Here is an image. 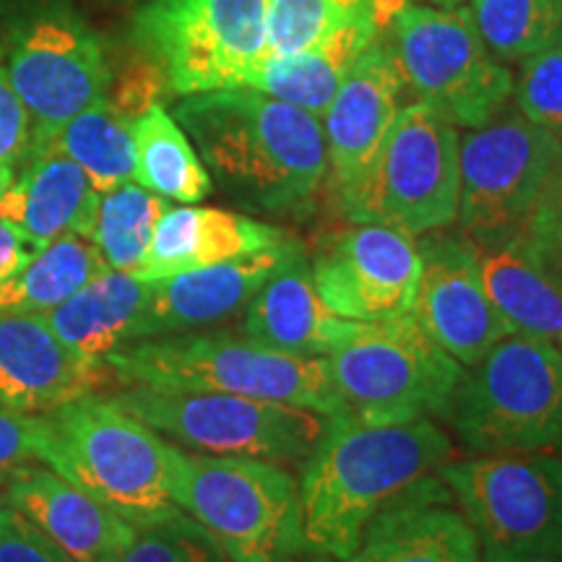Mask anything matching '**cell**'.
<instances>
[{"label": "cell", "instance_id": "obj_15", "mask_svg": "<svg viewBox=\"0 0 562 562\" xmlns=\"http://www.w3.org/2000/svg\"><path fill=\"white\" fill-rule=\"evenodd\" d=\"M422 256L417 237L389 224L360 222L311 263L323 305L344 321L375 323L412 313Z\"/></svg>", "mask_w": 562, "mask_h": 562}, {"label": "cell", "instance_id": "obj_18", "mask_svg": "<svg viewBox=\"0 0 562 562\" xmlns=\"http://www.w3.org/2000/svg\"><path fill=\"white\" fill-rule=\"evenodd\" d=\"M110 368L66 347L42 315L0 313V404L50 414L97 393Z\"/></svg>", "mask_w": 562, "mask_h": 562}, {"label": "cell", "instance_id": "obj_17", "mask_svg": "<svg viewBox=\"0 0 562 562\" xmlns=\"http://www.w3.org/2000/svg\"><path fill=\"white\" fill-rule=\"evenodd\" d=\"M422 273L412 315L456 362L472 368L513 334L484 290L474 245L461 232L419 235Z\"/></svg>", "mask_w": 562, "mask_h": 562}, {"label": "cell", "instance_id": "obj_26", "mask_svg": "<svg viewBox=\"0 0 562 562\" xmlns=\"http://www.w3.org/2000/svg\"><path fill=\"white\" fill-rule=\"evenodd\" d=\"M490 302L513 334L562 344V281L539 263L524 235L472 243Z\"/></svg>", "mask_w": 562, "mask_h": 562}, {"label": "cell", "instance_id": "obj_6", "mask_svg": "<svg viewBox=\"0 0 562 562\" xmlns=\"http://www.w3.org/2000/svg\"><path fill=\"white\" fill-rule=\"evenodd\" d=\"M175 503L229 562H281L311 550L300 480L281 463L182 451Z\"/></svg>", "mask_w": 562, "mask_h": 562}, {"label": "cell", "instance_id": "obj_47", "mask_svg": "<svg viewBox=\"0 0 562 562\" xmlns=\"http://www.w3.org/2000/svg\"><path fill=\"white\" fill-rule=\"evenodd\" d=\"M560 351H562V344H560Z\"/></svg>", "mask_w": 562, "mask_h": 562}, {"label": "cell", "instance_id": "obj_31", "mask_svg": "<svg viewBox=\"0 0 562 562\" xmlns=\"http://www.w3.org/2000/svg\"><path fill=\"white\" fill-rule=\"evenodd\" d=\"M167 209H170L167 199L146 191L133 180L123 182L108 193H100L89 240L97 245L112 271L136 273Z\"/></svg>", "mask_w": 562, "mask_h": 562}, {"label": "cell", "instance_id": "obj_2", "mask_svg": "<svg viewBox=\"0 0 562 562\" xmlns=\"http://www.w3.org/2000/svg\"><path fill=\"white\" fill-rule=\"evenodd\" d=\"M172 115L237 206L311 216L328 178L321 117L248 87L188 94Z\"/></svg>", "mask_w": 562, "mask_h": 562}, {"label": "cell", "instance_id": "obj_27", "mask_svg": "<svg viewBox=\"0 0 562 562\" xmlns=\"http://www.w3.org/2000/svg\"><path fill=\"white\" fill-rule=\"evenodd\" d=\"M341 562H480V542L446 497H419L378 516Z\"/></svg>", "mask_w": 562, "mask_h": 562}, {"label": "cell", "instance_id": "obj_46", "mask_svg": "<svg viewBox=\"0 0 562 562\" xmlns=\"http://www.w3.org/2000/svg\"><path fill=\"white\" fill-rule=\"evenodd\" d=\"M560 451H562V440H560Z\"/></svg>", "mask_w": 562, "mask_h": 562}, {"label": "cell", "instance_id": "obj_8", "mask_svg": "<svg viewBox=\"0 0 562 562\" xmlns=\"http://www.w3.org/2000/svg\"><path fill=\"white\" fill-rule=\"evenodd\" d=\"M440 482L472 524L480 562H562V453L451 459Z\"/></svg>", "mask_w": 562, "mask_h": 562}, {"label": "cell", "instance_id": "obj_35", "mask_svg": "<svg viewBox=\"0 0 562 562\" xmlns=\"http://www.w3.org/2000/svg\"><path fill=\"white\" fill-rule=\"evenodd\" d=\"M516 110L562 140V34L544 50L521 60L513 76Z\"/></svg>", "mask_w": 562, "mask_h": 562}, {"label": "cell", "instance_id": "obj_43", "mask_svg": "<svg viewBox=\"0 0 562 562\" xmlns=\"http://www.w3.org/2000/svg\"><path fill=\"white\" fill-rule=\"evenodd\" d=\"M13 175H16V167L0 165V199H3V193L9 191V186L13 182Z\"/></svg>", "mask_w": 562, "mask_h": 562}, {"label": "cell", "instance_id": "obj_23", "mask_svg": "<svg viewBox=\"0 0 562 562\" xmlns=\"http://www.w3.org/2000/svg\"><path fill=\"white\" fill-rule=\"evenodd\" d=\"M351 323L323 305L302 252L273 273L243 311V336L258 347L300 357H328Z\"/></svg>", "mask_w": 562, "mask_h": 562}, {"label": "cell", "instance_id": "obj_30", "mask_svg": "<svg viewBox=\"0 0 562 562\" xmlns=\"http://www.w3.org/2000/svg\"><path fill=\"white\" fill-rule=\"evenodd\" d=\"M45 146L74 159L87 172L97 193H108L136 178L133 123L112 108L108 94L63 125Z\"/></svg>", "mask_w": 562, "mask_h": 562}, {"label": "cell", "instance_id": "obj_16", "mask_svg": "<svg viewBox=\"0 0 562 562\" xmlns=\"http://www.w3.org/2000/svg\"><path fill=\"white\" fill-rule=\"evenodd\" d=\"M404 76L389 40H378L336 91L323 112L328 188L344 216L368 186L385 138L404 108Z\"/></svg>", "mask_w": 562, "mask_h": 562}, {"label": "cell", "instance_id": "obj_36", "mask_svg": "<svg viewBox=\"0 0 562 562\" xmlns=\"http://www.w3.org/2000/svg\"><path fill=\"white\" fill-rule=\"evenodd\" d=\"M167 91L172 89L170 81H167L165 68L151 55L144 53L138 60L128 63L117 79L110 81L108 100L123 117L136 123L146 110H151L154 104H161Z\"/></svg>", "mask_w": 562, "mask_h": 562}, {"label": "cell", "instance_id": "obj_9", "mask_svg": "<svg viewBox=\"0 0 562 562\" xmlns=\"http://www.w3.org/2000/svg\"><path fill=\"white\" fill-rule=\"evenodd\" d=\"M161 438L209 456L305 463L326 430L328 414L229 393L125 385L110 396Z\"/></svg>", "mask_w": 562, "mask_h": 562}, {"label": "cell", "instance_id": "obj_42", "mask_svg": "<svg viewBox=\"0 0 562 562\" xmlns=\"http://www.w3.org/2000/svg\"><path fill=\"white\" fill-rule=\"evenodd\" d=\"M281 562H336V560L328 558V554H323V552L307 550V552L292 554V558H286V560H281Z\"/></svg>", "mask_w": 562, "mask_h": 562}, {"label": "cell", "instance_id": "obj_34", "mask_svg": "<svg viewBox=\"0 0 562 562\" xmlns=\"http://www.w3.org/2000/svg\"><path fill=\"white\" fill-rule=\"evenodd\" d=\"M117 562H229L216 539L188 513L138 526Z\"/></svg>", "mask_w": 562, "mask_h": 562}, {"label": "cell", "instance_id": "obj_48", "mask_svg": "<svg viewBox=\"0 0 562 562\" xmlns=\"http://www.w3.org/2000/svg\"><path fill=\"white\" fill-rule=\"evenodd\" d=\"M0 480H3V476H0Z\"/></svg>", "mask_w": 562, "mask_h": 562}, {"label": "cell", "instance_id": "obj_22", "mask_svg": "<svg viewBox=\"0 0 562 562\" xmlns=\"http://www.w3.org/2000/svg\"><path fill=\"white\" fill-rule=\"evenodd\" d=\"M24 161L0 199V216L16 224L37 250L63 235L89 237L100 193L87 172L50 146L30 151Z\"/></svg>", "mask_w": 562, "mask_h": 562}, {"label": "cell", "instance_id": "obj_1", "mask_svg": "<svg viewBox=\"0 0 562 562\" xmlns=\"http://www.w3.org/2000/svg\"><path fill=\"white\" fill-rule=\"evenodd\" d=\"M451 459L453 442L430 417L378 422L347 406L328 414L300 476L311 550L341 562L385 510L446 497L435 474Z\"/></svg>", "mask_w": 562, "mask_h": 562}, {"label": "cell", "instance_id": "obj_14", "mask_svg": "<svg viewBox=\"0 0 562 562\" xmlns=\"http://www.w3.org/2000/svg\"><path fill=\"white\" fill-rule=\"evenodd\" d=\"M459 146L453 123L417 100L404 104L347 220L389 224L414 237L451 229L459 214Z\"/></svg>", "mask_w": 562, "mask_h": 562}, {"label": "cell", "instance_id": "obj_39", "mask_svg": "<svg viewBox=\"0 0 562 562\" xmlns=\"http://www.w3.org/2000/svg\"><path fill=\"white\" fill-rule=\"evenodd\" d=\"M0 562H70L37 526L0 503Z\"/></svg>", "mask_w": 562, "mask_h": 562}, {"label": "cell", "instance_id": "obj_38", "mask_svg": "<svg viewBox=\"0 0 562 562\" xmlns=\"http://www.w3.org/2000/svg\"><path fill=\"white\" fill-rule=\"evenodd\" d=\"M524 237L539 263L562 281V165L533 209Z\"/></svg>", "mask_w": 562, "mask_h": 562}, {"label": "cell", "instance_id": "obj_45", "mask_svg": "<svg viewBox=\"0 0 562 562\" xmlns=\"http://www.w3.org/2000/svg\"><path fill=\"white\" fill-rule=\"evenodd\" d=\"M560 11H562V0H560Z\"/></svg>", "mask_w": 562, "mask_h": 562}, {"label": "cell", "instance_id": "obj_24", "mask_svg": "<svg viewBox=\"0 0 562 562\" xmlns=\"http://www.w3.org/2000/svg\"><path fill=\"white\" fill-rule=\"evenodd\" d=\"M389 26L378 13H357L307 50L266 60L250 76L248 89L323 117L355 63L385 37Z\"/></svg>", "mask_w": 562, "mask_h": 562}, {"label": "cell", "instance_id": "obj_40", "mask_svg": "<svg viewBox=\"0 0 562 562\" xmlns=\"http://www.w3.org/2000/svg\"><path fill=\"white\" fill-rule=\"evenodd\" d=\"M32 144V121L24 102L13 89L5 53L0 45V165L16 167L26 157Z\"/></svg>", "mask_w": 562, "mask_h": 562}, {"label": "cell", "instance_id": "obj_5", "mask_svg": "<svg viewBox=\"0 0 562 562\" xmlns=\"http://www.w3.org/2000/svg\"><path fill=\"white\" fill-rule=\"evenodd\" d=\"M476 456L544 451L562 440V351L508 334L463 370L446 414Z\"/></svg>", "mask_w": 562, "mask_h": 562}, {"label": "cell", "instance_id": "obj_7", "mask_svg": "<svg viewBox=\"0 0 562 562\" xmlns=\"http://www.w3.org/2000/svg\"><path fill=\"white\" fill-rule=\"evenodd\" d=\"M3 19L0 45L13 89L30 112L34 151L102 100L112 74L102 40L70 0H9Z\"/></svg>", "mask_w": 562, "mask_h": 562}, {"label": "cell", "instance_id": "obj_21", "mask_svg": "<svg viewBox=\"0 0 562 562\" xmlns=\"http://www.w3.org/2000/svg\"><path fill=\"white\" fill-rule=\"evenodd\" d=\"M290 240V232L235 211L186 203L167 209L154 229L138 279L159 281L186 271L235 261Z\"/></svg>", "mask_w": 562, "mask_h": 562}, {"label": "cell", "instance_id": "obj_4", "mask_svg": "<svg viewBox=\"0 0 562 562\" xmlns=\"http://www.w3.org/2000/svg\"><path fill=\"white\" fill-rule=\"evenodd\" d=\"M108 368L123 385L229 393L336 414L344 402L326 357L284 355L229 331H188L131 341Z\"/></svg>", "mask_w": 562, "mask_h": 562}, {"label": "cell", "instance_id": "obj_49", "mask_svg": "<svg viewBox=\"0 0 562 562\" xmlns=\"http://www.w3.org/2000/svg\"><path fill=\"white\" fill-rule=\"evenodd\" d=\"M558 3H560V0H558Z\"/></svg>", "mask_w": 562, "mask_h": 562}, {"label": "cell", "instance_id": "obj_20", "mask_svg": "<svg viewBox=\"0 0 562 562\" xmlns=\"http://www.w3.org/2000/svg\"><path fill=\"white\" fill-rule=\"evenodd\" d=\"M5 505L37 526L70 562H117L136 529L47 467H16L5 487Z\"/></svg>", "mask_w": 562, "mask_h": 562}, {"label": "cell", "instance_id": "obj_37", "mask_svg": "<svg viewBox=\"0 0 562 562\" xmlns=\"http://www.w3.org/2000/svg\"><path fill=\"white\" fill-rule=\"evenodd\" d=\"M45 414H21L0 404V476L24 463H42L47 451Z\"/></svg>", "mask_w": 562, "mask_h": 562}, {"label": "cell", "instance_id": "obj_29", "mask_svg": "<svg viewBox=\"0 0 562 562\" xmlns=\"http://www.w3.org/2000/svg\"><path fill=\"white\" fill-rule=\"evenodd\" d=\"M136 180L140 188L167 201L199 203L211 193V175L193 140L165 104H154L133 123Z\"/></svg>", "mask_w": 562, "mask_h": 562}, {"label": "cell", "instance_id": "obj_33", "mask_svg": "<svg viewBox=\"0 0 562 562\" xmlns=\"http://www.w3.org/2000/svg\"><path fill=\"white\" fill-rule=\"evenodd\" d=\"M404 9L406 0H269V58H286L307 50L357 13H378L385 24H391Z\"/></svg>", "mask_w": 562, "mask_h": 562}, {"label": "cell", "instance_id": "obj_11", "mask_svg": "<svg viewBox=\"0 0 562 562\" xmlns=\"http://www.w3.org/2000/svg\"><path fill=\"white\" fill-rule=\"evenodd\" d=\"M385 40L414 100L456 128H480L508 108L513 70L487 50L463 5H406Z\"/></svg>", "mask_w": 562, "mask_h": 562}, {"label": "cell", "instance_id": "obj_3", "mask_svg": "<svg viewBox=\"0 0 562 562\" xmlns=\"http://www.w3.org/2000/svg\"><path fill=\"white\" fill-rule=\"evenodd\" d=\"M47 417L42 467L89 492L133 529L182 513L175 503L180 446L108 396L76 398Z\"/></svg>", "mask_w": 562, "mask_h": 562}, {"label": "cell", "instance_id": "obj_25", "mask_svg": "<svg viewBox=\"0 0 562 562\" xmlns=\"http://www.w3.org/2000/svg\"><path fill=\"white\" fill-rule=\"evenodd\" d=\"M149 300L151 281L110 269L50 313H42V321L66 347L108 364L112 351L144 336Z\"/></svg>", "mask_w": 562, "mask_h": 562}, {"label": "cell", "instance_id": "obj_41", "mask_svg": "<svg viewBox=\"0 0 562 562\" xmlns=\"http://www.w3.org/2000/svg\"><path fill=\"white\" fill-rule=\"evenodd\" d=\"M34 252H37V248L26 240L24 232L0 216V281L16 277L32 261Z\"/></svg>", "mask_w": 562, "mask_h": 562}, {"label": "cell", "instance_id": "obj_19", "mask_svg": "<svg viewBox=\"0 0 562 562\" xmlns=\"http://www.w3.org/2000/svg\"><path fill=\"white\" fill-rule=\"evenodd\" d=\"M302 252L305 248L300 240L290 237L277 248L252 252V256L151 281V300L140 339L206 331L216 323L243 315L266 281Z\"/></svg>", "mask_w": 562, "mask_h": 562}, {"label": "cell", "instance_id": "obj_32", "mask_svg": "<svg viewBox=\"0 0 562 562\" xmlns=\"http://www.w3.org/2000/svg\"><path fill=\"white\" fill-rule=\"evenodd\" d=\"M467 11L501 63H521L562 34L558 0H469Z\"/></svg>", "mask_w": 562, "mask_h": 562}, {"label": "cell", "instance_id": "obj_10", "mask_svg": "<svg viewBox=\"0 0 562 562\" xmlns=\"http://www.w3.org/2000/svg\"><path fill=\"white\" fill-rule=\"evenodd\" d=\"M326 360L344 406L378 422L442 417L463 375L412 313L355 321Z\"/></svg>", "mask_w": 562, "mask_h": 562}, {"label": "cell", "instance_id": "obj_13", "mask_svg": "<svg viewBox=\"0 0 562 562\" xmlns=\"http://www.w3.org/2000/svg\"><path fill=\"white\" fill-rule=\"evenodd\" d=\"M266 11L269 0H151L133 34L172 94L237 89L269 58Z\"/></svg>", "mask_w": 562, "mask_h": 562}, {"label": "cell", "instance_id": "obj_12", "mask_svg": "<svg viewBox=\"0 0 562 562\" xmlns=\"http://www.w3.org/2000/svg\"><path fill=\"white\" fill-rule=\"evenodd\" d=\"M560 165L562 140L510 104L469 128L459 146L461 235L472 243L524 235Z\"/></svg>", "mask_w": 562, "mask_h": 562}, {"label": "cell", "instance_id": "obj_28", "mask_svg": "<svg viewBox=\"0 0 562 562\" xmlns=\"http://www.w3.org/2000/svg\"><path fill=\"white\" fill-rule=\"evenodd\" d=\"M104 271L110 266L89 237L63 235L34 252L16 277L0 281V313H50Z\"/></svg>", "mask_w": 562, "mask_h": 562}, {"label": "cell", "instance_id": "obj_44", "mask_svg": "<svg viewBox=\"0 0 562 562\" xmlns=\"http://www.w3.org/2000/svg\"><path fill=\"white\" fill-rule=\"evenodd\" d=\"M425 3H430V5H440V9H456V5L469 3V0H425Z\"/></svg>", "mask_w": 562, "mask_h": 562}]
</instances>
